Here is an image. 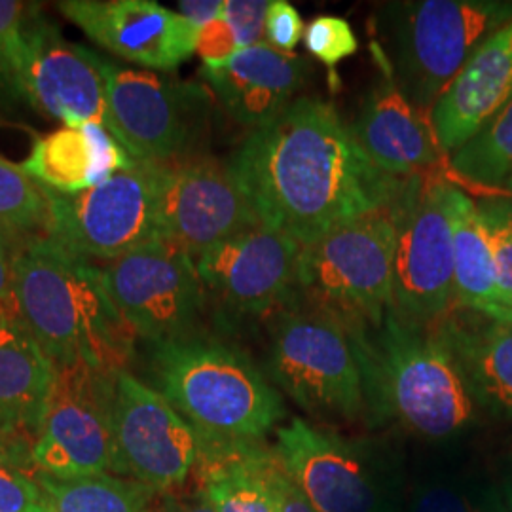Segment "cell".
Here are the masks:
<instances>
[{"mask_svg": "<svg viewBox=\"0 0 512 512\" xmlns=\"http://www.w3.org/2000/svg\"><path fill=\"white\" fill-rule=\"evenodd\" d=\"M228 165L258 220L302 245L397 202L408 183L372 164L338 110L315 97L251 131Z\"/></svg>", "mask_w": 512, "mask_h": 512, "instance_id": "1", "label": "cell"}, {"mask_svg": "<svg viewBox=\"0 0 512 512\" xmlns=\"http://www.w3.org/2000/svg\"><path fill=\"white\" fill-rule=\"evenodd\" d=\"M14 291L19 319L57 370H128L137 336L114 306L99 264L48 236L33 239L14 253Z\"/></svg>", "mask_w": 512, "mask_h": 512, "instance_id": "2", "label": "cell"}, {"mask_svg": "<svg viewBox=\"0 0 512 512\" xmlns=\"http://www.w3.org/2000/svg\"><path fill=\"white\" fill-rule=\"evenodd\" d=\"M378 404L410 431L446 439L473 418V399L452 349L395 308L378 323L346 325Z\"/></svg>", "mask_w": 512, "mask_h": 512, "instance_id": "3", "label": "cell"}, {"mask_svg": "<svg viewBox=\"0 0 512 512\" xmlns=\"http://www.w3.org/2000/svg\"><path fill=\"white\" fill-rule=\"evenodd\" d=\"M150 372L154 389L205 439L258 440L285 416L262 372L217 340L188 334L152 344Z\"/></svg>", "mask_w": 512, "mask_h": 512, "instance_id": "4", "label": "cell"}, {"mask_svg": "<svg viewBox=\"0 0 512 512\" xmlns=\"http://www.w3.org/2000/svg\"><path fill=\"white\" fill-rule=\"evenodd\" d=\"M509 21V0L389 2L374 19V50L404 97L431 114L476 50Z\"/></svg>", "mask_w": 512, "mask_h": 512, "instance_id": "5", "label": "cell"}, {"mask_svg": "<svg viewBox=\"0 0 512 512\" xmlns=\"http://www.w3.org/2000/svg\"><path fill=\"white\" fill-rule=\"evenodd\" d=\"M397 202L302 245L296 294L344 325L378 323L395 308Z\"/></svg>", "mask_w": 512, "mask_h": 512, "instance_id": "6", "label": "cell"}, {"mask_svg": "<svg viewBox=\"0 0 512 512\" xmlns=\"http://www.w3.org/2000/svg\"><path fill=\"white\" fill-rule=\"evenodd\" d=\"M268 363L275 384L311 414L351 420L365 406L357 351L346 325L327 311L279 310Z\"/></svg>", "mask_w": 512, "mask_h": 512, "instance_id": "7", "label": "cell"}, {"mask_svg": "<svg viewBox=\"0 0 512 512\" xmlns=\"http://www.w3.org/2000/svg\"><path fill=\"white\" fill-rule=\"evenodd\" d=\"M48 238L93 264H109L160 236V164L135 162L78 194L44 188Z\"/></svg>", "mask_w": 512, "mask_h": 512, "instance_id": "8", "label": "cell"}, {"mask_svg": "<svg viewBox=\"0 0 512 512\" xmlns=\"http://www.w3.org/2000/svg\"><path fill=\"white\" fill-rule=\"evenodd\" d=\"M446 179L410 177L397 202L395 310L425 325L456 306L454 196Z\"/></svg>", "mask_w": 512, "mask_h": 512, "instance_id": "9", "label": "cell"}, {"mask_svg": "<svg viewBox=\"0 0 512 512\" xmlns=\"http://www.w3.org/2000/svg\"><path fill=\"white\" fill-rule=\"evenodd\" d=\"M112 475L160 492L181 488L202 456V435L128 370L110 376Z\"/></svg>", "mask_w": 512, "mask_h": 512, "instance_id": "10", "label": "cell"}, {"mask_svg": "<svg viewBox=\"0 0 512 512\" xmlns=\"http://www.w3.org/2000/svg\"><path fill=\"white\" fill-rule=\"evenodd\" d=\"M114 306L137 338L150 344L188 336L203 308L196 260L164 238L101 266Z\"/></svg>", "mask_w": 512, "mask_h": 512, "instance_id": "11", "label": "cell"}, {"mask_svg": "<svg viewBox=\"0 0 512 512\" xmlns=\"http://www.w3.org/2000/svg\"><path fill=\"white\" fill-rule=\"evenodd\" d=\"M110 131L137 162L183 160L198 131V90L103 57Z\"/></svg>", "mask_w": 512, "mask_h": 512, "instance_id": "12", "label": "cell"}, {"mask_svg": "<svg viewBox=\"0 0 512 512\" xmlns=\"http://www.w3.org/2000/svg\"><path fill=\"white\" fill-rule=\"evenodd\" d=\"M110 376L88 366L57 370L54 393L31 448L37 471L57 480L112 473Z\"/></svg>", "mask_w": 512, "mask_h": 512, "instance_id": "13", "label": "cell"}, {"mask_svg": "<svg viewBox=\"0 0 512 512\" xmlns=\"http://www.w3.org/2000/svg\"><path fill=\"white\" fill-rule=\"evenodd\" d=\"M260 224L228 162L183 158L160 164V236L194 260Z\"/></svg>", "mask_w": 512, "mask_h": 512, "instance_id": "14", "label": "cell"}, {"mask_svg": "<svg viewBox=\"0 0 512 512\" xmlns=\"http://www.w3.org/2000/svg\"><path fill=\"white\" fill-rule=\"evenodd\" d=\"M14 93L63 126L93 124L110 131L103 57L65 40L37 16L27 31Z\"/></svg>", "mask_w": 512, "mask_h": 512, "instance_id": "15", "label": "cell"}, {"mask_svg": "<svg viewBox=\"0 0 512 512\" xmlns=\"http://www.w3.org/2000/svg\"><path fill=\"white\" fill-rule=\"evenodd\" d=\"M302 243L264 224L196 260L203 291L243 315L283 310L296 296Z\"/></svg>", "mask_w": 512, "mask_h": 512, "instance_id": "16", "label": "cell"}, {"mask_svg": "<svg viewBox=\"0 0 512 512\" xmlns=\"http://www.w3.org/2000/svg\"><path fill=\"white\" fill-rule=\"evenodd\" d=\"M57 10L110 54L145 71H175L196 54L198 27L152 0H63Z\"/></svg>", "mask_w": 512, "mask_h": 512, "instance_id": "17", "label": "cell"}, {"mask_svg": "<svg viewBox=\"0 0 512 512\" xmlns=\"http://www.w3.org/2000/svg\"><path fill=\"white\" fill-rule=\"evenodd\" d=\"M275 456L317 512H391L366 459L346 440L293 420L277 429Z\"/></svg>", "mask_w": 512, "mask_h": 512, "instance_id": "18", "label": "cell"}, {"mask_svg": "<svg viewBox=\"0 0 512 512\" xmlns=\"http://www.w3.org/2000/svg\"><path fill=\"white\" fill-rule=\"evenodd\" d=\"M308 63L275 50L268 42L243 48L220 67H203L202 76L220 105L245 128H264L293 105L302 90Z\"/></svg>", "mask_w": 512, "mask_h": 512, "instance_id": "19", "label": "cell"}, {"mask_svg": "<svg viewBox=\"0 0 512 512\" xmlns=\"http://www.w3.org/2000/svg\"><path fill=\"white\" fill-rule=\"evenodd\" d=\"M512 99V21L488 38L429 114L444 154L456 152Z\"/></svg>", "mask_w": 512, "mask_h": 512, "instance_id": "20", "label": "cell"}, {"mask_svg": "<svg viewBox=\"0 0 512 512\" xmlns=\"http://www.w3.org/2000/svg\"><path fill=\"white\" fill-rule=\"evenodd\" d=\"M349 129L372 164L389 175L410 179L439 164L442 150L431 122L385 73Z\"/></svg>", "mask_w": 512, "mask_h": 512, "instance_id": "21", "label": "cell"}, {"mask_svg": "<svg viewBox=\"0 0 512 512\" xmlns=\"http://www.w3.org/2000/svg\"><path fill=\"white\" fill-rule=\"evenodd\" d=\"M57 368L18 313L0 315V433L37 440Z\"/></svg>", "mask_w": 512, "mask_h": 512, "instance_id": "22", "label": "cell"}, {"mask_svg": "<svg viewBox=\"0 0 512 512\" xmlns=\"http://www.w3.org/2000/svg\"><path fill=\"white\" fill-rule=\"evenodd\" d=\"M135 162L109 129L86 124L63 126L38 137L19 165L46 190L78 194Z\"/></svg>", "mask_w": 512, "mask_h": 512, "instance_id": "23", "label": "cell"}, {"mask_svg": "<svg viewBox=\"0 0 512 512\" xmlns=\"http://www.w3.org/2000/svg\"><path fill=\"white\" fill-rule=\"evenodd\" d=\"M200 492L215 512H277L279 459L256 440L202 437Z\"/></svg>", "mask_w": 512, "mask_h": 512, "instance_id": "24", "label": "cell"}, {"mask_svg": "<svg viewBox=\"0 0 512 512\" xmlns=\"http://www.w3.org/2000/svg\"><path fill=\"white\" fill-rule=\"evenodd\" d=\"M452 226L456 304L492 319L511 317L512 311L505 306L499 291L492 247L476 202L461 188L454 196Z\"/></svg>", "mask_w": 512, "mask_h": 512, "instance_id": "25", "label": "cell"}, {"mask_svg": "<svg viewBox=\"0 0 512 512\" xmlns=\"http://www.w3.org/2000/svg\"><path fill=\"white\" fill-rule=\"evenodd\" d=\"M440 336L452 349L469 389L512 414V315L484 317L476 329L450 323Z\"/></svg>", "mask_w": 512, "mask_h": 512, "instance_id": "26", "label": "cell"}, {"mask_svg": "<svg viewBox=\"0 0 512 512\" xmlns=\"http://www.w3.org/2000/svg\"><path fill=\"white\" fill-rule=\"evenodd\" d=\"M48 512H152L156 492L124 476L97 475L57 480L35 473Z\"/></svg>", "mask_w": 512, "mask_h": 512, "instance_id": "27", "label": "cell"}, {"mask_svg": "<svg viewBox=\"0 0 512 512\" xmlns=\"http://www.w3.org/2000/svg\"><path fill=\"white\" fill-rule=\"evenodd\" d=\"M459 179L482 188H501L512 179V99L450 154Z\"/></svg>", "mask_w": 512, "mask_h": 512, "instance_id": "28", "label": "cell"}, {"mask_svg": "<svg viewBox=\"0 0 512 512\" xmlns=\"http://www.w3.org/2000/svg\"><path fill=\"white\" fill-rule=\"evenodd\" d=\"M48 236L44 188L23 167L0 156V241L14 253L33 239Z\"/></svg>", "mask_w": 512, "mask_h": 512, "instance_id": "29", "label": "cell"}, {"mask_svg": "<svg viewBox=\"0 0 512 512\" xmlns=\"http://www.w3.org/2000/svg\"><path fill=\"white\" fill-rule=\"evenodd\" d=\"M31 444L0 433V512H48Z\"/></svg>", "mask_w": 512, "mask_h": 512, "instance_id": "30", "label": "cell"}, {"mask_svg": "<svg viewBox=\"0 0 512 512\" xmlns=\"http://www.w3.org/2000/svg\"><path fill=\"white\" fill-rule=\"evenodd\" d=\"M476 209L492 247L499 291L512 311V196L486 198Z\"/></svg>", "mask_w": 512, "mask_h": 512, "instance_id": "31", "label": "cell"}, {"mask_svg": "<svg viewBox=\"0 0 512 512\" xmlns=\"http://www.w3.org/2000/svg\"><path fill=\"white\" fill-rule=\"evenodd\" d=\"M37 14L27 2L0 0V86L14 92L29 25Z\"/></svg>", "mask_w": 512, "mask_h": 512, "instance_id": "32", "label": "cell"}, {"mask_svg": "<svg viewBox=\"0 0 512 512\" xmlns=\"http://www.w3.org/2000/svg\"><path fill=\"white\" fill-rule=\"evenodd\" d=\"M304 46L311 57L334 71L344 59L357 54L359 40L346 19L319 16L306 27Z\"/></svg>", "mask_w": 512, "mask_h": 512, "instance_id": "33", "label": "cell"}, {"mask_svg": "<svg viewBox=\"0 0 512 512\" xmlns=\"http://www.w3.org/2000/svg\"><path fill=\"white\" fill-rule=\"evenodd\" d=\"M268 8L266 0H224L222 18L234 29L241 50L266 42Z\"/></svg>", "mask_w": 512, "mask_h": 512, "instance_id": "34", "label": "cell"}, {"mask_svg": "<svg viewBox=\"0 0 512 512\" xmlns=\"http://www.w3.org/2000/svg\"><path fill=\"white\" fill-rule=\"evenodd\" d=\"M304 19L293 4L285 0L270 2L266 16V42L275 50L293 54L294 48L304 40Z\"/></svg>", "mask_w": 512, "mask_h": 512, "instance_id": "35", "label": "cell"}, {"mask_svg": "<svg viewBox=\"0 0 512 512\" xmlns=\"http://www.w3.org/2000/svg\"><path fill=\"white\" fill-rule=\"evenodd\" d=\"M239 44L234 29L226 19L220 18L209 21L198 29L196 40V54L203 59V67H220L228 63L234 55L238 54Z\"/></svg>", "mask_w": 512, "mask_h": 512, "instance_id": "36", "label": "cell"}, {"mask_svg": "<svg viewBox=\"0 0 512 512\" xmlns=\"http://www.w3.org/2000/svg\"><path fill=\"white\" fill-rule=\"evenodd\" d=\"M408 512H478L473 503L456 488L444 484L423 486L414 495Z\"/></svg>", "mask_w": 512, "mask_h": 512, "instance_id": "37", "label": "cell"}, {"mask_svg": "<svg viewBox=\"0 0 512 512\" xmlns=\"http://www.w3.org/2000/svg\"><path fill=\"white\" fill-rule=\"evenodd\" d=\"M275 492H277V512H317L311 507L306 495L302 494L300 488L294 484L293 478L287 475L281 463L275 473Z\"/></svg>", "mask_w": 512, "mask_h": 512, "instance_id": "38", "label": "cell"}, {"mask_svg": "<svg viewBox=\"0 0 512 512\" xmlns=\"http://www.w3.org/2000/svg\"><path fill=\"white\" fill-rule=\"evenodd\" d=\"M16 311L14 291V251L0 241V315Z\"/></svg>", "mask_w": 512, "mask_h": 512, "instance_id": "39", "label": "cell"}, {"mask_svg": "<svg viewBox=\"0 0 512 512\" xmlns=\"http://www.w3.org/2000/svg\"><path fill=\"white\" fill-rule=\"evenodd\" d=\"M224 0H186L179 2V14L198 29L209 21L220 18Z\"/></svg>", "mask_w": 512, "mask_h": 512, "instance_id": "40", "label": "cell"}, {"mask_svg": "<svg viewBox=\"0 0 512 512\" xmlns=\"http://www.w3.org/2000/svg\"><path fill=\"white\" fill-rule=\"evenodd\" d=\"M162 512H215L211 503L205 499L202 492L188 497V499H171L167 501Z\"/></svg>", "mask_w": 512, "mask_h": 512, "instance_id": "41", "label": "cell"}, {"mask_svg": "<svg viewBox=\"0 0 512 512\" xmlns=\"http://www.w3.org/2000/svg\"><path fill=\"white\" fill-rule=\"evenodd\" d=\"M503 188H505V190H507V192H509V196H512V179H511V181H509V183L505 184V186H503Z\"/></svg>", "mask_w": 512, "mask_h": 512, "instance_id": "42", "label": "cell"}, {"mask_svg": "<svg viewBox=\"0 0 512 512\" xmlns=\"http://www.w3.org/2000/svg\"><path fill=\"white\" fill-rule=\"evenodd\" d=\"M511 512H512V495H511Z\"/></svg>", "mask_w": 512, "mask_h": 512, "instance_id": "43", "label": "cell"}]
</instances>
